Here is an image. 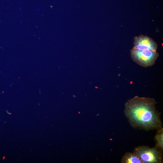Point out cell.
Segmentation results:
<instances>
[{
    "label": "cell",
    "mask_w": 163,
    "mask_h": 163,
    "mask_svg": "<svg viewBox=\"0 0 163 163\" xmlns=\"http://www.w3.org/2000/svg\"><path fill=\"white\" fill-rule=\"evenodd\" d=\"M130 55L134 62L144 67L153 65L159 56L157 52L149 50H140L133 48L130 50Z\"/></svg>",
    "instance_id": "cell-3"
},
{
    "label": "cell",
    "mask_w": 163,
    "mask_h": 163,
    "mask_svg": "<svg viewBox=\"0 0 163 163\" xmlns=\"http://www.w3.org/2000/svg\"><path fill=\"white\" fill-rule=\"evenodd\" d=\"M121 163H142L140 159L134 153L126 152L122 157Z\"/></svg>",
    "instance_id": "cell-5"
},
{
    "label": "cell",
    "mask_w": 163,
    "mask_h": 163,
    "mask_svg": "<svg viewBox=\"0 0 163 163\" xmlns=\"http://www.w3.org/2000/svg\"><path fill=\"white\" fill-rule=\"evenodd\" d=\"M157 102L153 98L135 96L125 104L124 113L131 125L146 131L163 128Z\"/></svg>",
    "instance_id": "cell-1"
},
{
    "label": "cell",
    "mask_w": 163,
    "mask_h": 163,
    "mask_svg": "<svg viewBox=\"0 0 163 163\" xmlns=\"http://www.w3.org/2000/svg\"><path fill=\"white\" fill-rule=\"evenodd\" d=\"M133 45V48L140 50L156 52L158 48L157 43L153 39L142 35L134 37Z\"/></svg>",
    "instance_id": "cell-4"
},
{
    "label": "cell",
    "mask_w": 163,
    "mask_h": 163,
    "mask_svg": "<svg viewBox=\"0 0 163 163\" xmlns=\"http://www.w3.org/2000/svg\"><path fill=\"white\" fill-rule=\"evenodd\" d=\"M155 136L156 142L155 147L161 153L163 151V128L157 130Z\"/></svg>",
    "instance_id": "cell-6"
},
{
    "label": "cell",
    "mask_w": 163,
    "mask_h": 163,
    "mask_svg": "<svg viewBox=\"0 0 163 163\" xmlns=\"http://www.w3.org/2000/svg\"><path fill=\"white\" fill-rule=\"evenodd\" d=\"M133 152L140 159L142 163H162V153L155 147L138 146L135 148Z\"/></svg>",
    "instance_id": "cell-2"
}]
</instances>
